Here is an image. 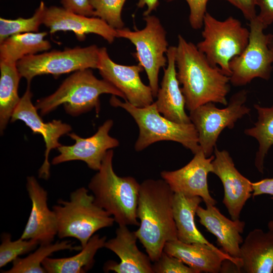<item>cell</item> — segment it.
Listing matches in <instances>:
<instances>
[{
    "mask_svg": "<svg viewBox=\"0 0 273 273\" xmlns=\"http://www.w3.org/2000/svg\"><path fill=\"white\" fill-rule=\"evenodd\" d=\"M33 94L30 84L27 88L14 110L11 122L21 120L28 126L33 133H39L43 136L46 144L44 161L38 170V176L48 179L50 176V166L49 156L50 152L62 145L59 142L63 135L69 133L72 130L71 125L61 120L54 119L45 123L37 113V109L32 102Z\"/></svg>",
    "mask_w": 273,
    "mask_h": 273,
    "instance_id": "4fadbf2b",
    "label": "cell"
},
{
    "mask_svg": "<svg viewBox=\"0 0 273 273\" xmlns=\"http://www.w3.org/2000/svg\"><path fill=\"white\" fill-rule=\"evenodd\" d=\"M113 125L112 119L106 120L92 136L82 138L74 132L68 136L75 141L71 146L61 145L57 148L60 154L52 161L53 165L80 160L84 162L91 169L98 171L107 152L119 145L118 140L111 136L109 131Z\"/></svg>",
    "mask_w": 273,
    "mask_h": 273,
    "instance_id": "5bb4252c",
    "label": "cell"
},
{
    "mask_svg": "<svg viewBox=\"0 0 273 273\" xmlns=\"http://www.w3.org/2000/svg\"><path fill=\"white\" fill-rule=\"evenodd\" d=\"M53 206L57 220L60 239L71 237L84 247L95 233L112 226L114 218L95 202L94 196L81 187L72 192L69 200L59 199Z\"/></svg>",
    "mask_w": 273,
    "mask_h": 273,
    "instance_id": "5b68a950",
    "label": "cell"
},
{
    "mask_svg": "<svg viewBox=\"0 0 273 273\" xmlns=\"http://www.w3.org/2000/svg\"><path fill=\"white\" fill-rule=\"evenodd\" d=\"M258 114L254 126L247 128L244 133L255 138L259 144L254 164L257 169L263 173L264 159L269 148L273 145V105L270 107L254 105Z\"/></svg>",
    "mask_w": 273,
    "mask_h": 273,
    "instance_id": "83f0119b",
    "label": "cell"
},
{
    "mask_svg": "<svg viewBox=\"0 0 273 273\" xmlns=\"http://www.w3.org/2000/svg\"><path fill=\"white\" fill-rule=\"evenodd\" d=\"M0 245V267H4L18 257L34 250L38 243L33 240L23 239L21 237L16 241L11 240V235L4 233Z\"/></svg>",
    "mask_w": 273,
    "mask_h": 273,
    "instance_id": "1f68e13d",
    "label": "cell"
},
{
    "mask_svg": "<svg viewBox=\"0 0 273 273\" xmlns=\"http://www.w3.org/2000/svg\"><path fill=\"white\" fill-rule=\"evenodd\" d=\"M174 194L162 178L147 179L140 184L136 211L140 224L134 232L153 262L161 256L167 242L177 239Z\"/></svg>",
    "mask_w": 273,
    "mask_h": 273,
    "instance_id": "7a4b0ae2",
    "label": "cell"
},
{
    "mask_svg": "<svg viewBox=\"0 0 273 273\" xmlns=\"http://www.w3.org/2000/svg\"><path fill=\"white\" fill-rule=\"evenodd\" d=\"M196 215L200 223L216 237L222 250L233 257L240 259V246L243 242L241 234L245 222L239 219L228 218L213 205H206L205 208L199 206Z\"/></svg>",
    "mask_w": 273,
    "mask_h": 273,
    "instance_id": "44dd1931",
    "label": "cell"
},
{
    "mask_svg": "<svg viewBox=\"0 0 273 273\" xmlns=\"http://www.w3.org/2000/svg\"><path fill=\"white\" fill-rule=\"evenodd\" d=\"M99 53L100 48L95 44L53 50L26 56L17 63V66L21 77L30 84L36 76H58L85 69H98Z\"/></svg>",
    "mask_w": 273,
    "mask_h": 273,
    "instance_id": "ba28073f",
    "label": "cell"
},
{
    "mask_svg": "<svg viewBox=\"0 0 273 273\" xmlns=\"http://www.w3.org/2000/svg\"><path fill=\"white\" fill-rule=\"evenodd\" d=\"M0 131L2 134L21 98L19 84L22 77L17 64L0 62Z\"/></svg>",
    "mask_w": 273,
    "mask_h": 273,
    "instance_id": "4316f807",
    "label": "cell"
},
{
    "mask_svg": "<svg viewBox=\"0 0 273 273\" xmlns=\"http://www.w3.org/2000/svg\"><path fill=\"white\" fill-rule=\"evenodd\" d=\"M176 76L190 111L207 103L227 105L230 77L212 65L197 46L178 36L176 47Z\"/></svg>",
    "mask_w": 273,
    "mask_h": 273,
    "instance_id": "6da1fadb",
    "label": "cell"
},
{
    "mask_svg": "<svg viewBox=\"0 0 273 273\" xmlns=\"http://www.w3.org/2000/svg\"><path fill=\"white\" fill-rule=\"evenodd\" d=\"M241 272H273V231H250L240 246Z\"/></svg>",
    "mask_w": 273,
    "mask_h": 273,
    "instance_id": "603a6c76",
    "label": "cell"
},
{
    "mask_svg": "<svg viewBox=\"0 0 273 273\" xmlns=\"http://www.w3.org/2000/svg\"><path fill=\"white\" fill-rule=\"evenodd\" d=\"M109 102L112 106L126 111L138 124L139 135L134 145L136 151H141L162 141L179 143L194 154L201 150L194 125L192 122L178 123L167 119L158 111L155 102L140 108L127 101L123 102L114 95H112Z\"/></svg>",
    "mask_w": 273,
    "mask_h": 273,
    "instance_id": "8992f818",
    "label": "cell"
},
{
    "mask_svg": "<svg viewBox=\"0 0 273 273\" xmlns=\"http://www.w3.org/2000/svg\"><path fill=\"white\" fill-rule=\"evenodd\" d=\"M163 251L174 256L197 273L220 272L224 256L206 245L186 243L178 239L167 242Z\"/></svg>",
    "mask_w": 273,
    "mask_h": 273,
    "instance_id": "cb8c5ba5",
    "label": "cell"
},
{
    "mask_svg": "<svg viewBox=\"0 0 273 273\" xmlns=\"http://www.w3.org/2000/svg\"><path fill=\"white\" fill-rule=\"evenodd\" d=\"M104 94L118 96L126 101L124 94L106 80L99 79L91 69L74 72L52 94L38 100L35 105L41 116L62 105L66 113L78 116L95 109L100 110V97Z\"/></svg>",
    "mask_w": 273,
    "mask_h": 273,
    "instance_id": "277c9868",
    "label": "cell"
},
{
    "mask_svg": "<svg viewBox=\"0 0 273 273\" xmlns=\"http://www.w3.org/2000/svg\"><path fill=\"white\" fill-rule=\"evenodd\" d=\"M257 6L260 9L257 18L266 28L273 22V0H257Z\"/></svg>",
    "mask_w": 273,
    "mask_h": 273,
    "instance_id": "8d00e7d4",
    "label": "cell"
},
{
    "mask_svg": "<svg viewBox=\"0 0 273 273\" xmlns=\"http://www.w3.org/2000/svg\"><path fill=\"white\" fill-rule=\"evenodd\" d=\"M126 0H89L94 17L105 21L115 29L124 28L121 12Z\"/></svg>",
    "mask_w": 273,
    "mask_h": 273,
    "instance_id": "4dcf8cb0",
    "label": "cell"
},
{
    "mask_svg": "<svg viewBox=\"0 0 273 273\" xmlns=\"http://www.w3.org/2000/svg\"><path fill=\"white\" fill-rule=\"evenodd\" d=\"M146 26L142 30L131 31L123 28L116 29L117 38L128 39L135 47V58L146 72L153 97L159 89L160 69L166 66L168 49L166 32L159 19L154 15L144 16Z\"/></svg>",
    "mask_w": 273,
    "mask_h": 273,
    "instance_id": "30bf717a",
    "label": "cell"
},
{
    "mask_svg": "<svg viewBox=\"0 0 273 273\" xmlns=\"http://www.w3.org/2000/svg\"><path fill=\"white\" fill-rule=\"evenodd\" d=\"M168 2L174 0H165ZM190 9L189 22L194 29H200L203 25V19L207 12L209 0H185Z\"/></svg>",
    "mask_w": 273,
    "mask_h": 273,
    "instance_id": "836d02e7",
    "label": "cell"
},
{
    "mask_svg": "<svg viewBox=\"0 0 273 273\" xmlns=\"http://www.w3.org/2000/svg\"><path fill=\"white\" fill-rule=\"evenodd\" d=\"M26 187L32 207L21 238L34 240L39 245L51 243L58 234V225L54 211L48 207L47 191L33 176L27 177Z\"/></svg>",
    "mask_w": 273,
    "mask_h": 273,
    "instance_id": "e0dca14e",
    "label": "cell"
},
{
    "mask_svg": "<svg viewBox=\"0 0 273 273\" xmlns=\"http://www.w3.org/2000/svg\"><path fill=\"white\" fill-rule=\"evenodd\" d=\"M46 31L26 32L12 35L0 42V62L16 63L23 58L51 48L44 39Z\"/></svg>",
    "mask_w": 273,
    "mask_h": 273,
    "instance_id": "484cf974",
    "label": "cell"
},
{
    "mask_svg": "<svg viewBox=\"0 0 273 273\" xmlns=\"http://www.w3.org/2000/svg\"><path fill=\"white\" fill-rule=\"evenodd\" d=\"M252 197L261 195H269L273 200V177L266 178L252 183Z\"/></svg>",
    "mask_w": 273,
    "mask_h": 273,
    "instance_id": "74e56055",
    "label": "cell"
},
{
    "mask_svg": "<svg viewBox=\"0 0 273 273\" xmlns=\"http://www.w3.org/2000/svg\"><path fill=\"white\" fill-rule=\"evenodd\" d=\"M203 201L199 196H190L174 193L173 201V215L177 239L186 243H198L211 247L227 260L233 262L240 269L241 261L230 256L209 242L198 229L195 216L200 204Z\"/></svg>",
    "mask_w": 273,
    "mask_h": 273,
    "instance_id": "7402d4cb",
    "label": "cell"
},
{
    "mask_svg": "<svg viewBox=\"0 0 273 273\" xmlns=\"http://www.w3.org/2000/svg\"><path fill=\"white\" fill-rule=\"evenodd\" d=\"M43 24L49 28L51 34L72 31L80 41L84 40L86 35L90 33L101 36L110 43L117 38L116 29L100 18L78 14L63 7H47Z\"/></svg>",
    "mask_w": 273,
    "mask_h": 273,
    "instance_id": "ac0fdd59",
    "label": "cell"
},
{
    "mask_svg": "<svg viewBox=\"0 0 273 273\" xmlns=\"http://www.w3.org/2000/svg\"><path fill=\"white\" fill-rule=\"evenodd\" d=\"M247 96V90L242 89L231 97L224 108L209 102L190 111L191 122L198 132L199 145L207 157L214 152L221 131L226 127L232 129L239 119L249 114L251 109L245 105Z\"/></svg>",
    "mask_w": 273,
    "mask_h": 273,
    "instance_id": "9c48e42d",
    "label": "cell"
},
{
    "mask_svg": "<svg viewBox=\"0 0 273 273\" xmlns=\"http://www.w3.org/2000/svg\"><path fill=\"white\" fill-rule=\"evenodd\" d=\"M98 69L102 78L122 92L132 105L142 108L154 102L150 86L141 79L140 73L144 68L140 65L118 64L110 58L107 49L102 47L100 48Z\"/></svg>",
    "mask_w": 273,
    "mask_h": 273,
    "instance_id": "7c38bea8",
    "label": "cell"
},
{
    "mask_svg": "<svg viewBox=\"0 0 273 273\" xmlns=\"http://www.w3.org/2000/svg\"><path fill=\"white\" fill-rule=\"evenodd\" d=\"M114 151L109 150L101 167L88 187L95 202L114 219L119 225L139 226L136 211L140 184L132 176H119L113 167Z\"/></svg>",
    "mask_w": 273,
    "mask_h": 273,
    "instance_id": "3957f363",
    "label": "cell"
},
{
    "mask_svg": "<svg viewBox=\"0 0 273 273\" xmlns=\"http://www.w3.org/2000/svg\"><path fill=\"white\" fill-rule=\"evenodd\" d=\"M106 236L94 234L80 252L72 256L65 258H46L42 266L48 273H83L93 266L94 257L100 249L104 247Z\"/></svg>",
    "mask_w": 273,
    "mask_h": 273,
    "instance_id": "d4e9b609",
    "label": "cell"
},
{
    "mask_svg": "<svg viewBox=\"0 0 273 273\" xmlns=\"http://www.w3.org/2000/svg\"><path fill=\"white\" fill-rule=\"evenodd\" d=\"M138 239L134 232L127 225H119L116 236L106 241L105 247L113 252L120 259L117 263L108 261L104 266L105 271L116 273H153L151 260L148 256L141 251L137 245Z\"/></svg>",
    "mask_w": 273,
    "mask_h": 273,
    "instance_id": "d6986e66",
    "label": "cell"
},
{
    "mask_svg": "<svg viewBox=\"0 0 273 273\" xmlns=\"http://www.w3.org/2000/svg\"><path fill=\"white\" fill-rule=\"evenodd\" d=\"M203 26V40L196 45L198 49L212 65L218 66L230 77V62L245 49L249 41V30L232 16L220 21L207 12Z\"/></svg>",
    "mask_w": 273,
    "mask_h": 273,
    "instance_id": "52a82bcc",
    "label": "cell"
},
{
    "mask_svg": "<svg viewBox=\"0 0 273 273\" xmlns=\"http://www.w3.org/2000/svg\"><path fill=\"white\" fill-rule=\"evenodd\" d=\"M47 8L41 1L31 17H19L16 19L1 18L0 42L15 34L38 32L40 26L43 24Z\"/></svg>",
    "mask_w": 273,
    "mask_h": 273,
    "instance_id": "f546056e",
    "label": "cell"
},
{
    "mask_svg": "<svg viewBox=\"0 0 273 273\" xmlns=\"http://www.w3.org/2000/svg\"><path fill=\"white\" fill-rule=\"evenodd\" d=\"M214 158V156L207 157L200 150L183 167L173 171L163 170L160 175L174 193L199 196L205 205H215L217 202L210 194L207 181L208 174L212 172Z\"/></svg>",
    "mask_w": 273,
    "mask_h": 273,
    "instance_id": "9a60e30c",
    "label": "cell"
},
{
    "mask_svg": "<svg viewBox=\"0 0 273 273\" xmlns=\"http://www.w3.org/2000/svg\"><path fill=\"white\" fill-rule=\"evenodd\" d=\"M267 227L268 230L273 231V215L271 219L268 222Z\"/></svg>",
    "mask_w": 273,
    "mask_h": 273,
    "instance_id": "ab89813d",
    "label": "cell"
},
{
    "mask_svg": "<svg viewBox=\"0 0 273 273\" xmlns=\"http://www.w3.org/2000/svg\"><path fill=\"white\" fill-rule=\"evenodd\" d=\"M239 9L249 22L256 18L257 0H223Z\"/></svg>",
    "mask_w": 273,
    "mask_h": 273,
    "instance_id": "d590c367",
    "label": "cell"
},
{
    "mask_svg": "<svg viewBox=\"0 0 273 273\" xmlns=\"http://www.w3.org/2000/svg\"><path fill=\"white\" fill-rule=\"evenodd\" d=\"M153 273H197L178 258L163 251L152 264Z\"/></svg>",
    "mask_w": 273,
    "mask_h": 273,
    "instance_id": "d6a6232c",
    "label": "cell"
},
{
    "mask_svg": "<svg viewBox=\"0 0 273 273\" xmlns=\"http://www.w3.org/2000/svg\"><path fill=\"white\" fill-rule=\"evenodd\" d=\"M269 46L270 48H272L273 49V40H272V41L270 42V44H269Z\"/></svg>",
    "mask_w": 273,
    "mask_h": 273,
    "instance_id": "60d3db41",
    "label": "cell"
},
{
    "mask_svg": "<svg viewBox=\"0 0 273 273\" xmlns=\"http://www.w3.org/2000/svg\"><path fill=\"white\" fill-rule=\"evenodd\" d=\"M176 47H168L166 54L167 66L155 102L158 111L167 119L178 123H190L191 121L185 112L186 100L176 76Z\"/></svg>",
    "mask_w": 273,
    "mask_h": 273,
    "instance_id": "ffe728a7",
    "label": "cell"
},
{
    "mask_svg": "<svg viewBox=\"0 0 273 273\" xmlns=\"http://www.w3.org/2000/svg\"><path fill=\"white\" fill-rule=\"evenodd\" d=\"M81 246H74L70 241L64 240L55 243L40 245L34 252L25 258L18 257L13 261L12 267L5 273H44L43 261L53 253L65 250H81Z\"/></svg>",
    "mask_w": 273,
    "mask_h": 273,
    "instance_id": "f1b7e54d",
    "label": "cell"
},
{
    "mask_svg": "<svg viewBox=\"0 0 273 273\" xmlns=\"http://www.w3.org/2000/svg\"><path fill=\"white\" fill-rule=\"evenodd\" d=\"M137 6L139 8H142L146 7V10L144 13V16L150 15L154 11L156 10L159 6V0H138Z\"/></svg>",
    "mask_w": 273,
    "mask_h": 273,
    "instance_id": "f35d334b",
    "label": "cell"
},
{
    "mask_svg": "<svg viewBox=\"0 0 273 273\" xmlns=\"http://www.w3.org/2000/svg\"><path fill=\"white\" fill-rule=\"evenodd\" d=\"M214 153L212 173L219 177L223 185L222 203L232 219H239L246 203L252 196V182L238 170L227 151L215 147Z\"/></svg>",
    "mask_w": 273,
    "mask_h": 273,
    "instance_id": "2e32d148",
    "label": "cell"
},
{
    "mask_svg": "<svg viewBox=\"0 0 273 273\" xmlns=\"http://www.w3.org/2000/svg\"><path fill=\"white\" fill-rule=\"evenodd\" d=\"M63 8L73 13L94 17V11L89 0H61Z\"/></svg>",
    "mask_w": 273,
    "mask_h": 273,
    "instance_id": "e575fe53",
    "label": "cell"
},
{
    "mask_svg": "<svg viewBox=\"0 0 273 273\" xmlns=\"http://www.w3.org/2000/svg\"><path fill=\"white\" fill-rule=\"evenodd\" d=\"M248 43L240 55L233 58L229 66L232 74L230 83L243 86L255 78L268 80L273 64V49L269 44L273 34H265V29L257 18L250 21Z\"/></svg>",
    "mask_w": 273,
    "mask_h": 273,
    "instance_id": "8fae6325",
    "label": "cell"
}]
</instances>
